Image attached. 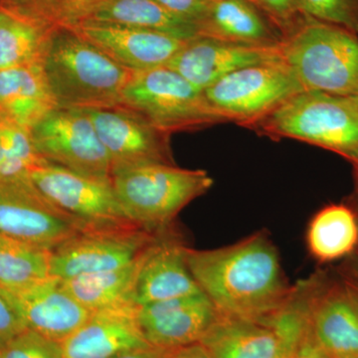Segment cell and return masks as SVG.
Listing matches in <instances>:
<instances>
[{"instance_id":"1","label":"cell","mask_w":358,"mask_h":358,"mask_svg":"<svg viewBox=\"0 0 358 358\" xmlns=\"http://www.w3.org/2000/svg\"><path fill=\"white\" fill-rule=\"evenodd\" d=\"M186 257L202 293L223 317H268L293 291L278 250L263 231L221 248H187Z\"/></svg>"},{"instance_id":"2","label":"cell","mask_w":358,"mask_h":358,"mask_svg":"<svg viewBox=\"0 0 358 358\" xmlns=\"http://www.w3.org/2000/svg\"><path fill=\"white\" fill-rule=\"evenodd\" d=\"M41 67L56 105L65 109L122 105V93L134 74L67 28L49 34Z\"/></svg>"},{"instance_id":"3","label":"cell","mask_w":358,"mask_h":358,"mask_svg":"<svg viewBox=\"0 0 358 358\" xmlns=\"http://www.w3.org/2000/svg\"><path fill=\"white\" fill-rule=\"evenodd\" d=\"M250 129L317 145L358 166V98L301 91Z\"/></svg>"},{"instance_id":"4","label":"cell","mask_w":358,"mask_h":358,"mask_svg":"<svg viewBox=\"0 0 358 358\" xmlns=\"http://www.w3.org/2000/svg\"><path fill=\"white\" fill-rule=\"evenodd\" d=\"M282 58L303 91L358 98V35L310 18L285 39Z\"/></svg>"},{"instance_id":"5","label":"cell","mask_w":358,"mask_h":358,"mask_svg":"<svg viewBox=\"0 0 358 358\" xmlns=\"http://www.w3.org/2000/svg\"><path fill=\"white\" fill-rule=\"evenodd\" d=\"M112 182L129 220L164 232L186 205L210 189L213 179L200 169L159 164L124 169Z\"/></svg>"},{"instance_id":"6","label":"cell","mask_w":358,"mask_h":358,"mask_svg":"<svg viewBox=\"0 0 358 358\" xmlns=\"http://www.w3.org/2000/svg\"><path fill=\"white\" fill-rule=\"evenodd\" d=\"M122 105L136 110L169 134L226 122L204 92L166 66L134 72L122 93Z\"/></svg>"},{"instance_id":"7","label":"cell","mask_w":358,"mask_h":358,"mask_svg":"<svg viewBox=\"0 0 358 358\" xmlns=\"http://www.w3.org/2000/svg\"><path fill=\"white\" fill-rule=\"evenodd\" d=\"M301 91L282 60L235 71L205 90L204 95L226 122L250 129Z\"/></svg>"},{"instance_id":"8","label":"cell","mask_w":358,"mask_h":358,"mask_svg":"<svg viewBox=\"0 0 358 358\" xmlns=\"http://www.w3.org/2000/svg\"><path fill=\"white\" fill-rule=\"evenodd\" d=\"M164 232L136 223L87 228L51 251L50 277L66 280L126 267Z\"/></svg>"},{"instance_id":"9","label":"cell","mask_w":358,"mask_h":358,"mask_svg":"<svg viewBox=\"0 0 358 358\" xmlns=\"http://www.w3.org/2000/svg\"><path fill=\"white\" fill-rule=\"evenodd\" d=\"M90 227L45 199L28 178L0 180V234L53 251Z\"/></svg>"},{"instance_id":"10","label":"cell","mask_w":358,"mask_h":358,"mask_svg":"<svg viewBox=\"0 0 358 358\" xmlns=\"http://www.w3.org/2000/svg\"><path fill=\"white\" fill-rule=\"evenodd\" d=\"M30 134L37 154L49 164L112 179L109 155L84 110L56 108L30 129Z\"/></svg>"},{"instance_id":"11","label":"cell","mask_w":358,"mask_h":358,"mask_svg":"<svg viewBox=\"0 0 358 358\" xmlns=\"http://www.w3.org/2000/svg\"><path fill=\"white\" fill-rule=\"evenodd\" d=\"M107 150L115 173L147 166L174 164L169 136L126 105L84 109Z\"/></svg>"},{"instance_id":"12","label":"cell","mask_w":358,"mask_h":358,"mask_svg":"<svg viewBox=\"0 0 358 358\" xmlns=\"http://www.w3.org/2000/svg\"><path fill=\"white\" fill-rule=\"evenodd\" d=\"M29 178L49 202L90 226L134 223L117 199L112 179L85 176L52 164L33 167Z\"/></svg>"},{"instance_id":"13","label":"cell","mask_w":358,"mask_h":358,"mask_svg":"<svg viewBox=\"0 0 358 358\" xmlns=\"http://www.w3.org/2000/svg\"><path fill=\"white\" fill-rule=\"evenodd\" d=\"M308 331L334 358H358V294L336 272L307 279Z\"/></svg>"},{"instance_id":"14","label":"cell","mask_w":358,"mask_h":358,"mask_svg":"<svg viewBox=\"0 0 358 358\" xmlns=\"http://www.w3.org/2000/svg\"><path fill=\"white\" fill-rule=\"evenodd\" d=\"M282 60V45L250 46L197 36L188 40L166 67L176 71L195 88L204 92L235 71Z\"/></svg>"},{"instance_id":"15","label":"cell","mask_w":358,"mask_h":358,"mask_svg":"<svg viewBox=\"0 0 358 358\" xmlns=\"http://www.w3.org/2000/svg\"><path fill=\"white\" fill-rule=\"evenodd\" d=\"M218 317L203 293L145 303L136 310L145 341L154 348L166 350L199 343Z\"/></svg>"},{"instance_id":"16","label":"cell","mask_w":358,"mask_h":358,"mask_svg":"<svg viewBox=\"0 0 358 358\" xmlns=\"http://www.w3.org/2000/svg\"><path fill=\"white\" fill-rule=\"evenodd\" d=\"M74 30L134 72L166 66L188 41L154 30L96 21Z\"/></svg>"},{"instance_id":"17","label":"cell","mask_w":358,"mask_h":358,"mask_svg":"<svg viewBox=\"0 0 358 358\" xmlns=\"http://www.w3.org/2000/svg\"><path fill=\"white\" fill-rule=\"evenodd\" d=\"M138 307L122 303L92 313L88 320L62 345L64 358H113L150 348L141 333Z\"/></svg>"},{"instance_id":"18","label":"cell","mask_w":358,"mask_h":358,"mask_svg":"<svg viewBox=\"0 0 358 358\" xmlns=\"http://www.w3.org/2000/svg\"><path fill=\"white\" fill-rule=\"evenodd\" d=\"M167 231V230H166ZM166 231L143 254L131 301L136 307L202 293L187 264V247Z\"/></svg>"},{"instance_id":"19","label":"cell","mask_w":358,"mask_h":358,"mask_svg":"<svg viewBox=\"0 0 358 358\" xmlns=\"http://www.w3.org/2000/svg\"><path fill=\"white\" fill-rule=\"evenodd\" d=\"M27 329L62 343L92 315L68 293L57 278L13 292Z\"/></svg>"},{"instance_id":"20","label":"cell","mask_w":358,"mask_h":358,"mask_svg":"<svg viewBox=\"0 0 358 358\" xmlns=\"http://www.w3.org/2000/svg\"><path fill=\"white\" fill-rule=\"evenodd\" d=\"M199 33L250 46H281L285 41L279 28L250 0H212Z\"/></svg>"},{"instance_id":"21","label":"cell","mask_w":358,"mask_h":358,"mask_svg":"<svg viewBox=\"0 0 358 358\" xmlns=\"http://www.w3.org/2000/svg\"><path fill=\"white\" fill-rule=\"evenodd\" d=\"M56 108L41 64L0 71V126L30 131Z\"/></svg>"},{"instance_id":"22","label":"cell","mask_w":358,"mask_h":358,"mask_svg":"<svg viewBox=\"0 0 358 358\" xmlns=\"http://www.w3.org/2000/svg\"><path fill=\"white\" fill-rule=\"evenodd\" d=\"M307 245L320 263L352 255L358 246V220L352 207L343 203L320 209L308 225Z\"/></svg>"},{"instance_id":"23","label":"cell","mask_w":358,"mask_h":358,"mask_svg":"<svg viewBox=\"0 0 358 358\" xmlns=\"http://www.w3.org/2000/svg\"><path fill=\"white\" fill-rule=\"evenodd\" d=\"M90 21L154 30L185 40L199 36L196 24L169 13L155 0H103Z\"/></svg>"},{"instance_id":"24","label":"cell","mask_w":358,"mask_h":358,"mask_svg":"<svg viewBox=\"0 0 358 358\" xmlns=\"http://www.w3.org/2000/svg\"><path fill=\"white\" fill-rule=\"evenodd\" d=\"M143 254L126 267L61 280V285L91 312L122 303H134L131 296Z\"/></svg>"},{"instance_id":"25","label":"cell","mask_w":358,"mask_h":358,"mask_svg":"<svg viewBox=\"0 0 358 358\" xmlns=\"http://www.w3.org/2000/svg\"><path fill=\"white\" fill-rule=\"evenodd\" d=\"M103 0H0V10L52 31L91 20Z\"/></svg>"},{"instance_id":"26","label":"cell","mask_w":358,"mask_h":358,"mask_svg":"<svg viewBox=\"0 0 358 358\" xmlns=\"http://www.w3.org/2000/svg\"><path fill=\"white\" fill-rule=\"evenodd\" d=\"M51 251L0 234V287L21 291L50 277Z\"/></svg>"},{"instance_id":"27","label":"cell","mask_w":358,"mask_h":358,"mask_svg":"<svg viewBox=\"0 0 358 358\" xmlns=\"http://www.w3.org/2000/svg\"><path fill=\"white\" fill-rule=\"evenodd\" d=\"M50 32L0 10V71L41 64Z\"/></svg>"},{"instance_id":"28","label":"cell","mask_w":358,"mask_h":358,"mask_svg":"<svg viewBox=\"0 0 358 358\" xmlns=\"http://www.w3.org/2000/svg\"><path fill=\"white\" fill-rule=\"evenodd\" d=\"M306 15L358 35V0H300Z\"/></svg>"},{"instance_id":"29","label":"cell","mask_w":358,"mask_h":358,"mask_svg":"<svg viewBox=\"0 0 358 358\" xmlns=\"http://www.w3.org/2000/svg\"><path fill=\"white\" fill-rule=\"evenodd\" d=\"M0 358H64L58 341L26 329L0 348Z\"/></svg>"},{"instance_id":"30","label":"cell","mask_w":358,"mask_h":358,"mask_svg":"<svg viewBox=\"0 0 358 358\" xmlns=\"http://www.w3.org/2000/svg\"><path fill=\"white\" fill-rule=\"evenodd\" d=\"M288 38L301 25L305 24L310 17L306 15L301 8L300 0H250Z\"/></svg>"},{"instance_id":"31","label":"cell","mask_w":358,"mask_h":358,"mask_svg":"<svg viewBox=\"0 0 358 358\" xmlns=\"http://www.w3.org/2000/svg\"><path fill=\"white\" fill-rule=\"evenodd\" d=\"M26 329L15 296L0 287V348Z\"/></svg>"},{"instance_id":"32","label":"cell","mask_w":358,"mask_h":358,"mask_svg":"<svg viewBox=\"0 0 358 358\" xmlns=\"http://www.w3.org/2000/svg\"><path fill=\"white\" fill-rule=\"evenodd\" d=\"M155 1L169 13L194 23L199 27V30L200 23L203 21L212 3V0H155Z\"/></svg>"},{"instance_id":"33","label":"cell","mask_w":358,"mask_h":358,"mask_svg":"<svg viewBox=\"0 0 358 358\" xmlns=\"http://www.w3.org/2000/svg\"><path fill=\"white\" fill-rule=\"evenodd\" d=\"M293 358H334L322 348L313 339L312 334L308 331L303 334L300 345L296 348Z\"/></svg>"},{"instance_id":"34","label":"cell","mask_w":358,"mask_h":358,"mask_svg":"<svg viewBox=\"0 0 358 358\" xmlns=\"http://www.w3.org/2000/svg\"><path fill=\"white\" fill-rule=\"evenodd\" d=\"M338 273L358 294V254L352 253L348 256L345 264L339 267Z\"/></svg>"},{"instance_id":"35","label":"cell","mask_w":358,"mask_h":358,"mask_svg":"<svg viewBox=\"0 0 358 358\" xmlns=\"http://www.w3.org/2000/svg\"><path fill=\"white\" fill-rule=\"evenodd\" d=\"M176 350L150 346V348L122 353V355L113 358H171Z\"/></svg>"},{"instance_id":"36","label":"cell","mask_w":358,"mask_h":358,"mask_svg":"<svg viewBox=\"0 0 358 358\" xmlns=\"http://www.w3.org/2000/svg\"><path fill=\"white\" fill-rule=\"evenodd\" d=\"M171 358H212L208 352L203 348L201 343H193V345L178 348Z\"/></svg>"},{"instance_id":"37","label":"cell","mask_w":358,"mask_h":358,"mask_svg":"<svg viewBox=\"0 0 358 358\" xmlns=\"http://www.w3.org/2000/svg\"><path fill=\"white\" fill-rule=\"evenodd\" d=\"M353 171H355V187H353V192L350 194V199H348V203L346 204L352 207L358 220V166L353 169ZM353 253L358 254V246Z\"/></svg>"},{"instance_id":"38","label":"cell","mask_w":358,"mask_h":358,"mask_svg":"<svg viewBox=\"0 0 358 358\" xmlns=\"http://www.w3.org/2000/svg\"><path fill=\"white\" fill-rule=\"evenodd\" d=\"M294 352V353H289V355H284V357H282L281 358H293Z\"/></svg>"}]
</instances>
